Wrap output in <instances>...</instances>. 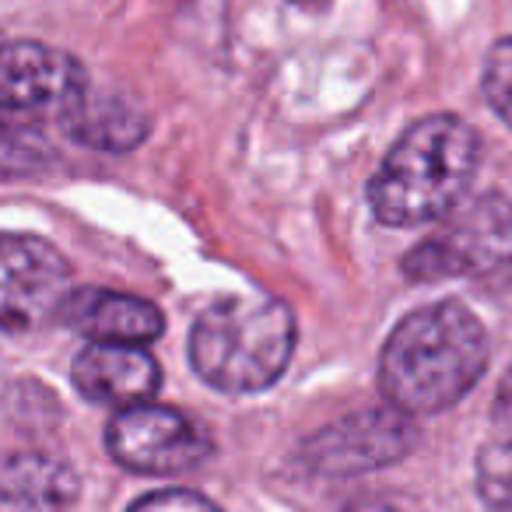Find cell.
<instances>
[{"label":"cell","mask_w":512,"mask_h":512,"mask_svg":"<svg viewBox=\"0 0 512 512\" xmlns=\"http://www.w3.org/2000/svg\"><path fill=\"white\" fill-rule=\"evenodd\" d=\"M130 512H218L204 495H193V491H151L141 502L130 505Z\"/></svg>","instance_id":"cell-16"},{"label":"cell","mask_w":512,"mask_h":512,"mask_svg":"<svg viewBox=\"0 0 512 512\" xmlns=\"http://www.w3.org/2000/svg\"><path fill=\"white\" fill-rule=\"evenodd\" d=\"M106 449L137 474H179L207 460L211 439L186 414L158 404L120 407L106 428Z\"/></svg>","instance_id":"cell-6"},{"label":"cell","mask_w":512,"mask_h":512,"mask_svg":"<svg viewBox=\"0 0 512 512\" xmlns=\"http://www.w3.org/2000/svg\"><path fill=\"white\" fill-rule=\"evenodd\" d=\"M158 383V362L137 344H92L74 358V386L95 404H144L158 393Z\"/></svg>","instance_id":"cell-9"},{"label":"cell","mask_w":512,"mask_h":512,"mask_svg":"<svg viewBox=\"0 0 512 512\" xmlns=\"http://www.w3.org/2000/svg\"><path fill=\"white\" fill-rule=\"evenodd\" d=\"M50 165V144L36 127L0 116V179H22Z\"/></svg>","instance_id":"cell-13"},{"label":"cell","mask_w":512,"mask_h":512,"mask_svg":"<svg viewBox=\"0 0 512 512\" xmlns=\"http://www.w3.org/2000/svg\"><path fill=\"white\" fill-rule=\"evenodd\" d=\"M71 299V267L39 235L0 232V327L36 330Z\"/></svg>","instance_id":"cell-5"},{"label":"cell","mask_w":512,"mask_h":512,"mask_svg":"<svg viewBox=\"0 0 512 512\" xmlns=\"http://www.w3.org/2000/svg\"><path fill=\"white\" fill-rule=\"evenodd\" d=\"M295 351V320L285 302L235 292L200 313L190 334V362L204 383L225 393H256L278 383Z\"/></svg>","instance_id":"cell-3"},{"label":"cell","mask_w":512,"mask_h":512,"mask_svg":"<svg viewBox=\"0 0 512 512\" xmlns=\"http://www.w3.org/2000/svg\"><path fill=\"white\" fill-rule=\"evenodd\" d=\"M64 323L92 344H151L165 330V320L148 299L109 292V288H81L60 309Z\"/></svg>","instance_id":"cell-10"},{"label":"cell","mask_w":512,"mask_h":512,"mask_svg":"<svg viewBox=\"0 0 512 512\" xmlns=\"http://www.w3.org/2000/svg\"><path fill=\"white\" fill-rule=\"evenodd\" d=\"M85 88V67L71 53L25 39L0 46V109L8 113L67 109Z\"/></svg>","instance_id":"cell-8"},{"label":"cell","mask_w":512,"mask_h":512,"mask_svg":"<svg viewBox=\"0 0 512 512\" xmlns=\"http://www.w3.org/2000/svg\"><path fill=\"white\" fill-rule=\"evenodd\" d=\"M64 123L74 141L99 151H127L148 134V120L141 109L116 95L88 92V88L64 109Z\"/></svg>","instance_id":"cell-12"},{"label":"cell","mask_w":512,"mask_h":512,"mask_svg":"<svg viewBox=\"0 0 512 512\" xmlns=\"http://www.w3.org/2000/svg\"><path fill=\"white\" fill-rule=\"evenodd\" d=\"M411 281L470 278L505 285L512 278V204L502 193H477L442 214V225L404 256Z\"/></svg>","instance_id":"cell-4"},{"label":"cell","mask_w":512,"mask_h":512,"mask_svg":"<svg viewBox=\"0 0 512 512\" xmlns=\"http://www.w3.org/2000/svg\"><path fill=\"white\" fill-rule=\"evenodd\" d=\"M481 141L460 116H425L404 130L369 183V204L383 225L411 228L449 214L477 172Z\"/></svg>","instance_id":"cell-2"},{"label":"cell","mask_w":512,"mask_h":512,"mask_svg":"<svg viewBox=\"0 0 512 512\" xmlns=\"http://www.w3.org/2000/svg\"><path fill=\"white\" fill-rule=\"evenodd\" d=\"M477 491L491 512H512V439L477 453Z\"/></svg>","instance_id":"cell-14"},{"label":"cell","mask_w":512,"mask_h":512,"mask_svg":"<svg viewBox=\"0 0 512 512\" xmlns=\"http://www.w3.org/2000/svg\"><path fill=\"white\" fill-rule=\"evenodd\" d=\"M418 442V428L400 407H379L320 428L302 446V463L316 474L348 477L404 460Z\"/></svg>","instance_id":"cell-7"},{"label":"cell","mask_w":512,"mask_h":512,"mask_svg":"<svg viewBox=\"0 0 512 512\" xmlns=\"http://www.w3.org/2000/svg\"><path fill=\"white\" fill-rule=\"evenodd\" d=\"M484 95H488L491 109L512 127V36L502 39L488 53V64H484Z\"/></svg>","instance_id":"cell-15"},{"label":"cell","mask_w":512,"mask_h":512,"mask_svg":"<svg viewBox=\"0 0 512 512\" xmlns=\"http://www.w3.org/2000/svg\"><path fill=\"white\" fill-rule=\"evenodd\" d=\"M488 369V337L477 316L456 302L411 313L379 358L386 400L407 414H435L474 390Z\"/></svg>","instance_id":"cell-1"},{"label":"cell","mask_w":512,"mask_h":512,"mask_svg":"<svg viewBox=\"0 0 512 512\" xmlns=\"http://www.w3.org/2000/svg\"><path fill=\"white\" fill-rule=\"evenodd\" d=\"M78 498V474L46 453L0 460V512H64Z\"/></svg>","instance_id":"cell-11"},{"label":"cell","mask_w":512,"mask_h":512,"mask_svg":"<svg viewBox=\"0 0 512 512\" xmlns=\"http://www.w3.org/2000/svg\"><path fill=\"white\" fill-rule=\"evenodd\" d=\"M495 421L505 435L512 439V369L505 372L502 386H498V397H495Z\"/></svg>","instance_id":"cell-17"}]
</instances>
